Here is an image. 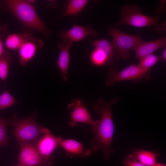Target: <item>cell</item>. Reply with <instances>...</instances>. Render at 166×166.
Segmentation results:
<instances>
[{"instance_id":"cell-1","label":"cell","mask_w":166,"mask_h":166,"mask_svg":"<svg viewBox=\"0 0 166 166\" xmlns=\"http://www.w3.org/2000/svg\"><path fill=\"white\" fill-rule=\"evenodd\" d=\"M116 97L109 101L99 98L93 108L101 117L97 124L91 128L95 134L91 142L90 149L91 153L100 150L102 152L105 158L114 152L111 145L114 131V127L112 113V107L119 100Z\"/></svg>"},{"instance_id":"cell-2","label":"cell","mask_w":166,"mask_h":166,"mask_svg":"<svg viewBox=\"0 0 166 166\" xmlns=\"http://www.w3.org/2000/svg\"><path fill=\"white\" fill-rule=\"evenodd\" d=\"M0 9L11 14L26 28L39 32L46 37L49 35L50 31L38 16L35 6L27 0H2Z\"/></svg>"},{"instance_id":"cell-3","label":"cell","mask_w":166,"mask_h":166,"mask_svg":"<svg viewBox=\"0 0 166 166\" xmlns=\"http://www.w3.org/2000/svg\"><path fill=\"white\" fill-rule=\"evenodd\" d=\"M119 11L121 17L115 24L117 27L123 25L138 28L151 26L157 34H161L164 32L163 29L159 22L162 14L156 17L144 15L142 9L136 4H128L121 6Z\"/></svg>"},{"instance_id":"cell-4","label":"cell","mask_w":166,"mask_h":166,"mask_svg":"<svg viewBox=\"0 0 166 166\" xmlns=\"http://www.w3.org/2000/svg\"><path fill=\"white\" fill-rule=\"evenodd\" d=\"M7 121L14 127V136L20 143H28L50 131L38 124L31 117L20 119L15 114L11 120Z\"/></svg>"},{"instance_id":"cell-5","label":"cell","mask_w":166,"mask_h":166,"mask_svg":"<svg viewBox=\"0 0 166 166\" xmlns=\"http://www.w3.org/2000/svg\"><path fill=\"white\" fill-rule=\"evenodd\" d=\"M107 30L113 39L117 59H128L130 56L129 51L133 50L142 41V36L140 34H128L112 26Z\"/></svg>"},{"instance_id":"cell-6","label":"cell","mask_w":166,"mask_h":166,"mask_svg":"<svg viewBox=\"0 0 166 166\" xmlns=\"http://www.w3.org/2000/svg\"><path fill=\"white\" fill-rule=\"evenodd\" d=\"M149 71L142 68L138 65H130L119 72L113 67H111L105 83L107 86L110 87L117 82L129 80L137 82L141 78H148V74Z\"/></svg>"},{"instance_id":"cell-7","label":"cell","mask_w":166,"mask_h":166,"mask_svg":"<svg viewBox=\"0 0 166 166\" xmlns=\"http://www.w3.org/2000/svg\"><path fill=\"white\" fill-rule=\"evenodd\" d=\"M69 109H72L70 113V116L69 124L74 127L79 123H84L94 127L97 124L98 120H95L85 106L83 100L79 98H75L67 106Z\"/></svg>"},{"instance_id":"cell-8","label":"cell","mask_w":166,"mask_h":166,"mask_svg":"<svg viewBox=\"0 0 166 166\" xmlns=\"http://www.w3.org/2000/svg\"><path fill=\"white\" fill-rule=\"evenodd\" d=\"M18 161L25 166H39L52 162L42 156L34 145L26 142L21 143Z\"/></svg>"},{"instance_id":"cell-9","label":"cell","mask_w":166,"mask_h":166,"mask_svg":"<svg viewBox=\"0 0 166 166\" xmlns=\"http://www.w3.org/2000/svg\"><path fill=\"white\" fill-rule=\"evenodd\" d=\"M97 35V32L92 28L90 24L83 26L75 24L68 30H62L60 33L63 43L71 45L74 42L82 40L88 36L96 37Z\"/></svg>"},{"instance_id":"cell-10","label":"cell","mask_w":166,"mask_h":166,"mask_svg":"<svg viewBox=\"0 0 166 166\" xmlns=\"http://www.w3.org/2000/svg\"><path fill=\"white\" fill-rule=\"evenodd\" d=\"M44 46L43 42L29 33L24 42L18 49L19 65L24 67L35 56L38 50Z\"/></svg>"},{"instance_id":"cell-11","label":"cell","mask_w":166,"mask_h":166,"mask_svg":"<svg viewBox=\"0 0 166 166\" xmlns=\"http://www.w3.org/2000/svg\"><path fill=\"white\" fill-rule=\"evenodd\" d=\"M42 135L37 143L36 148L42 156L52 160V154L60 146V142L62 139L61 137L54 136L50 131Z\"/></svg>"},{"instance_id":"cell-12","label":"cell","mask_w":166,"mask_h":166,"mask_svg":"<svg viewBox=\"0 0 166 166\" xmlns=\"http://www.w3.org/2000/svg\"><path fill=\"white\" fill-rule=\"evenodd\" d=\"M60 146L65 151L66 156L70 158H83L89 156L91 153L89 148H84L82 143L74 139H62Z\"/></svg>"},{"instance_id":"cell-13","label":"cell","mask_w":166,"mask_h":166,"mask_svg":"<svg viewBox=\"0 0 166 166\" xmlns=\"http://www.w3.org/2000/svg\"><path fill=\"white\" fill-rule=\"evenodd\" d=\"M166 37L149 42L142 41L133 49L136 59H140L162 48H166Z\"/></svg>"},{"instance_id":"cell-14","label":"cell","mask_w":166,"mask_h":166,"mask_svg":"<svg viewBox=\"0 0 166 166\" xmlns=\"http://www.w3.org/2000/svg\"><path fill=\"white\" fill-rule=\"evenodd\" d=\"M114 54L105 49L94 48L91 52L89 59L91 63L97 67L113 65Z\"/></svg>"},{"instance_id":"cell-15","label":"cell","mask_w":166,"mask_h":166,"mask_svg":"<svg viewBox=\"0 0 166 166\" xmlns=\"http://www.w3.org/2000/svg\"><path fill=\"white\" fill-rule=\"evenodd\" d=\"M72 45L59 42L57 47L60 50L57 65L59 68L64 81L67 80V74L70 61L69 49Z\"/></svg>"},{"instance_id":"cell-16","label":"cell","mask_w":166,"mask_h":166,"mask_svg":"<svg viewBox=\"0 0 166 166\" xmlns=\"http://www.w3.org/2000/svg\"><path fill=\"white\" fill-rule=\"evenodd\" d=\"M29 33L24 32L8 34L4 42L5 47L9 50H18Z\"/></svg>"},{"instance_id":"cell-17","label":"cell","mask_w":166,"mask_h":166,"mask_svg":"<svg viewBox=\"0 0 166 166\" xmlns=\"http://www.w3.org/2000/svg\"><path fill=\"white\" fill-rule=\"evenodd\" d=\"M88 0H70L68 1L66 8L63 14L56 20L65 16H73L77 15L89 2Z\"/></svg>"},{"instance_id":"cell-18","label":"cell","mask_w":166,"mask_h":166,"mask_svg":"<svg viewBox=\"0 0 166 166\" xmlns=\"http://www.w3.org/2000/svg\"><path fill=\"white\" fill-rule=\"evenodd\" d=\"M12 61L11 56L6 50L3 54L0 57V79L5 82L8 75L9 66Z\"/></svg>"},{"instance_id":"cell-19","label":"cell","mask_w":166,"mask_h":166,"mask_svg":"<svg viewBox=\"0 0 166 166\" xmlns=\"http://www.w3.org/2000/svg\"><path fill=\"white\" fill-rule=\"evenodd\" d=\"M135 155L136 159L145 166H153L156 163V155L152 152L140 150Z\"/></svg>"},{"instance_id":"cell-20","label":"cell","mask_w":166,"mask_h":166,"mask_svg":"<svg viewBox=\"0 0 166 166\" xmlns=\"http://www.w3.org/2000/svg\"><path fill=\"white\" fill-rule=\"evenodd\" d=\"M139 59L138 65L142 68L148 70H150L151 68L160 60L159 57L152 53Z\"/></svg>"},{"instance_id":"cell-21","label":"cell","mask_w":166,"mask_h":166,"mask_svg":"<svg viewBox=\"0 0 166 166\" xmlns=\"http://www.w3.org/2000/svg\"><path fill=\"white\" fill-rule=\"evenodd\" d=\"M17 103L13 95L6 89L0 95V110H2Z\"/></svg>"},{"instance_id":"cell-22","label":"cell","mask_w":166,"mask_h":166,"mask_svg":"<svg viewBox=\"0 0 166 166\" xmlns=\"http://www.w3.org/2000/svg\"><path fill=\"white\" fill-rule=\"evenodd\" d=\"M7 121L0 119V146L6 145L9 142L7 136L6 125Z\"/></svg>"},{"instance_id":"cell-23","label":"cell","mask_w":166,"mask_h":166,"mask_svg":"<svg viewBox=\"0 0 166 166\" xmlns=\"http://www.w3.org/2000/svg\"><path fill=\"white\" fill-rule=\"evenodd\" d=\"M126 164L127 166H145L134 159L127 161Z\"/></svg>"},{"instance_id":"cell-24","label":"cell","mask_w":166,"mask_h":166,"mask_svg":"<svg viewBox=\"0 0 166 166\" xmlns=\"http://www.w3.org/2000/svg\"><path fill=\"white\" fill-rule=\"evenodd\" d=\"M8 34L7 25L5 24L0 25V35L4 37Z\"/></svg>"},{"instance_id":"cell-25","label":"cell","mask_w":166,"mask_h":166,"mask_svg":"<svg viewBox=\"0 0 166 166\" xmlns=\"http://www.w3.org/2000/svg\"><path fill=\"white\" fill-rule=\"evenodd\" d=\"M165 1H161L160 3L158 8L156 10V12L158 13V15L161 14V13L163 11H165Z\"/></svg>"},{"instance_id":"cell-26","label":"cell","mask_w":166,"mask_h":166,"mask_svg":"<svg viewBox=\"0 0 166 166\" xmlns=\"http://www.w3.org/2000/svg\"><path fill=\"white\" fill-rule=\"evenodd\" d=\"M4 37L0 35V57L3 54L6 49L4 48L2 38Z\"/></svg>"},{"instance_id":"cell-27","label":"cell","mask_w":166,"mask_h":166,"mask_svg":"<svg viewBox=\"0 0 166 166\" xmlns=\"http://www.w3.org/2000/svg\"><path fill=\"white\" fill-rule=\"evenodd\" d=\"M160 57V60L162 61H165L166 60V48L164 49L162 54Z\"/></svg>"},{"instance_id":"cell-28","label":"cell","mask_w":166,"mask_h":166,"mask_svg":"<svg viewBox=\"0 0 166 166\" xmlns=\"http://www.w3.org/2000/svg\"><path fill=\"white\" fill-rule=\"evenodd\" d=\"M153 166H166L164 164L160 163H156Z\"/></svg>"},{"instance_id":"cell-29","label":"cell","mask_w":166,"mask_h":166,"mask_svg":"<svg viewBox=\"0 0 166 166\" xmlns=\"http://www.w3.org/2000/svg\"><path fill=\"white\" fill-rule=\"evenodd\" d=\"M51 164H43L39 166H51Z\"/></svg>"},{"instance_id":"cell-30","label":"cell","mask_w":166,"mask_h":166,"mask_svg":"<svg viewBox=\"0 0 166 166\" xmlns=\"http://www.w3.org/2000/svg\"><path fill=\"white\" fill-rule=\"evenodd\" d=\"M17 166H25L24 165L19 164Z\"/></svg>"}]
</instances>
